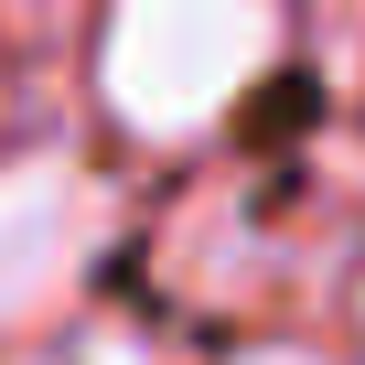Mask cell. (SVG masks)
<instances>
[{
  "mask_svg": "<svg viewBox=\"0 0 365 365\" xmlns=\"http://www.w3.org/2000/svg\"><path fill=\"white\" fill-rule=\"evenodd\" d=\"M247 365H322V354H247Z\"/></svg>",
  "mask_w": 365,
  "mask_h": 365,
  "instance_id": "cell-3",
  "label": "cell"
},
{
  "mask_svg": "<svg viewBox=\"0 0 365 365\" xmlns=\"http://www.w3.org/2000/svg\"><path fill=\"white\" fill-rule=\"evenodd\" d=\"M0 215H11V301L43 312L65 290V269L86 258V237H97V182L65 150H33L11 172V205H0Z\"/></svg>",
  "mask_w": 365,
  "mask_h": 365,
  "instance_id": "cell-2",
  "label": "cell"
},
{
  "mask_svg": "<svg viewBox=\"0 0 365 365\" xmlns=\"http://www.w3.org/2000/svg\"><path fill=\"white\" fill-rule=\"evenodd\" d=\"M279 43V0H118L108 11V108L150 140L205 129Z\"/></svg>",
  "mask_w": 365,
  "mask_h": 365,
  "instance_id": "cell-1",
  "label": "cell"
}]
</instances>
